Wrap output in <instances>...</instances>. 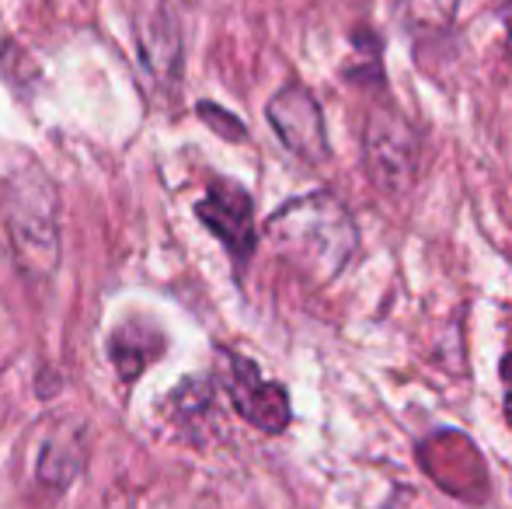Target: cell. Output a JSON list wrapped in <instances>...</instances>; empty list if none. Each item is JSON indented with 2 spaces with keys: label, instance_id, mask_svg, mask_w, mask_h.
Here are the masks:
<instances>
[{
  "label": "cell",
  "instance_id": "cell-13",
  "mask_svg": "<svg viewBox=\"0 0 512 509\" xmlns=\"http://www.w3.org/2000/svg\"><path fill=\"white\" fill-rule=\"evenodd\" d=\"M0 63H4V74L11 77L14 84H25V77L32 74L35 77V63L32 56L25 53V49L18 46V42H0Z\"/></svg>",
  "mask_w": 512,
  "mask_h": 509
},
{
  "label": "cell",
  "instance_id": "cell-5",
  "mask_svg": "<svg viewBox=\"0 0 512 509\" xmlns=\"http://www.w3.org/2000/svg\"><path fill=\"white\" fill-rule=\"evenodd\" d=\"M227 394L234 401L237 415L248 426L262 429L269 436H279L293 419L290 394L283 384L265 381L262 370L248 360V356H230V377H227Z\"/></svg>",
  "mask_w": 512,
  "mask_h": 509
},
{
  "label": "cell",
  "instance_id": "cell-14",
  "mask_svg": "<svg viewBox=\"0 0 512 509\" xmlns=\"http://www.w3.org/2000/svg\"><path fill=\"white\" fill-rule=\"evenodd\" d=\"M499 374H502V381H506L512 387V353L502 356V367H499Z\"/></svg>",
  "mask_w": 512,
  "mask_h": 509
},
{
  "label": "cell",
  "instance_id": "cell-4",
  "mask_svg": "<svg viewBox=\"0 0 512 509\" xmlns=\"http://www.w3.org/2000/svg\"><path fill=\"white\" fill-rule=\"evenodd\" d=\"M265 119L276 129L279 143L304 164H324L331 157L324 112L304 84H286L276 91L265 105Z\"/></svg>",
  "mask_w": 512,
  "mask_h": 509
},
{
  "label": "cell",
  "instance_id": "cell-11",
  "mask_svg": "<svg viewBox=\"0 0 512 509\" xmlns=\"http://www.w3.org/2000/svg\"><path fill=\"white\" fill-rule=\"evenodd\" d=\"M209 401H213V387H209V381L189 377V381H182V387L175 391V398H171V408H175L182 419H192V415L206 412Z\"/></svg>",
  "mask_w": 512,
  "mask_h": 509
},
{
  "label": "cell",
  "instance_id": "cell-8",
  "mask_svg": "<svg viewBox=\"0 0 512 509\" xmlns=\"http://www.w3.org/2000/svg\"><path fill=\"white\" fill-rule=\"evenodd\" d=\"M460 0H401V21L418 39H436L457 21Z\"/></svg>",
  "mask_w": 512,
  "mask_h": 509
},
{
  "label": "cell",
  "instance_id": "cell-1",
  "mask_svg": "<svg viewBox=\"0 0 512 509\" xmlns=\"http://www.w3.org/2000/svg\"><path fill=\"white\" fill-rule=\"evenodd\" d=\"M0 217L21 276L42 283L60 269V192L42 164H18L0 178Z\"/></svg>",
  "mask_w": 512,
  "mask_h": 509
},
{
  "label": "cell",
  "instance_id": "cell-2",
  "mask_svg": "<svg viewBox=\"0 0 512 509\" xmlns=\"http://www.w3.org/2000/svg\"><path fill=\"white\" fill-rule=\"evenodd\" d=\"M269 238L279 255L310 279H335L359 248V227L342 199L310 192L290 199L269 217Z\"/></svg>",
  "mask_w": 512,
  "mask_h": 509
},
{
  "label": "cell",
  "instance_id": "cell-10",
  "mask_svg": "<svg viewBox=\"0 0 512 509\" xmlns=\"http://www.w3.org/2000/svg\"><path fill=\"white\" fill-rule=\"evenodd\" d=\"M150 356H154V353L147 349V339H140L133 328H122V332H115L112 363H115V370H119L126 384H133L136 377L143 374V367L150 363Z\"/></svg>",
  "mask_w": 512,
  "mask_h": 509
},
{
  "label": "cell",
  "instance_id": "cell-16",
  "mask_svg": "<svg viewBox=\"0 0 512 509\" xmlns=\"http://www.w3.org/2000/svg\"><path fill=\"white\" fill-rule=\"evenodd\" d=\"M506 39H509V46H512V18H509V25H506Z\"/></svg>",
  "mask_w": 512,
  "mask_h": 509
},
{
  "label": "cell",
  "instance_id": "cell-6",
  "mask_svg": "<svg viewBox=\"0 0 512 509\" xmlns=\"http://www.w3.org/2000/svg\"><path fill=\"white\" fill-rule=\"evenodd\" d=\"M196 217L203 220L206 231H213L227 245V252L237 262H248L258 238H255V203H251L244 185L230 182V178H216L209 185L206 199L196 206Z\"/></svg>",
  "mask_w": 512,
  "mask_h": 509
},
{
  "label": "cell",
  "instance_id": "cell-7",
  "mask_svg": "<svg viewBox=\"0 0 512 509\" xmlns=\"http://www.w3.org/2000/svg\"><path fill=\"white\" fill-rule=\"evenodd\" d=\"M136 46L140 63L161 88H175L182 77V25L168 0H147L136 18Z\"/></svg>",
  "mask_w": 512,
  "mask_h": 509
},
{
  "label": "cell",
  "instance_id": "cell-3",
  "mask_svg": "<svg viewBox=\"0 0 512 509\" xmlns=\"http://www.w3.org/2000/svg\"><path fill=\"white\" fill-rule=\"evenodd\" d=\"M366 175L380 192L401 199L418 175V136L411 123L394 109H373L363 129Z\"/></svg>",
  "mask_w": 512,
  "mask_h": 509
},
{
  "label": "cell",
  "instance_id": "cell-15",
  "mask_svg": "<svg viewBox=\"0 0 512 509\" xmlns=\"http://www.w3.org/2000/svg\"><path fill=\"white\" fill-rule=\"evenodd\" d=\"M506 422L512 426V387H509V394H506Z\"/></svg>",
  "mask_w": 512,
  "mask_h": 509
},
{
  "label": "cell",
  "instance_id": "cell-12",
  "mask_svg": "<svg viewBox=\"0 0 512 509\" xmlns=\"http://www.w3.org/2000/svg\"><path fill=\"white\" fill-rule=\"evenodd\" d=\"M196 116L203 119V123L213 129L216 136H223V140H244L248 136V129H244V123L237 116H230L227 109H220V105H213V102H199L196 105Z\"/></svg>",
  "mask_w": 512,
  "mask_h": 509
},
{
  "label": "cell",
  "instance_id": "cell-9",
  "mask_svg": "<svg viewBox=\"0 0 512 509\" xmlns=\"http://www.w3.org/2000/svg\"><path fill=\"white\" fill-rule=\"evenodd\" d=\"M81 450L70 440H49L39 457V482L49 489H67L81 475Z\"/></svg>",
  "mask_w": 512,
  "mask_h": 509
}]
</instances>
